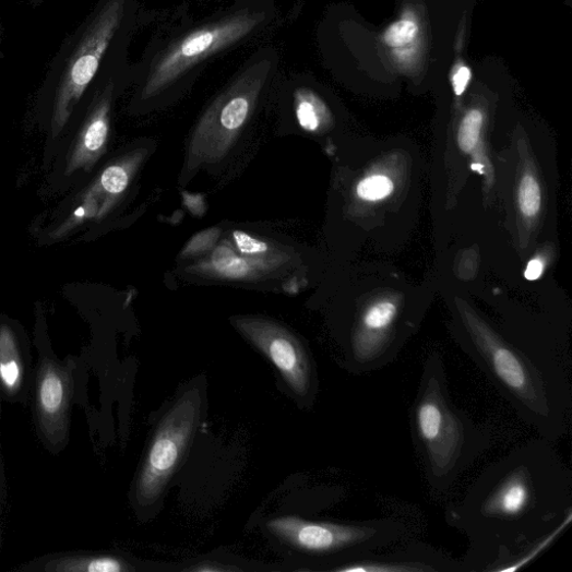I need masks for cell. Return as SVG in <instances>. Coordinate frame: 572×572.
Returning a JSON list of instances; mask_svg holds the SVG:
<instances>
[{"label":"cell","instance_id":"5bb4252c","mask_svg":"<svg viewBox=\"0 0 572 572\" xmlns=\"http://www.w3.org/2000/svg\"><path fill=\"white\" fill-rule=\"evenodd\" d=\"M275 270L277 267L271 264L241 255L226 241L205 260L188 269L195 275L229 281H253Z\"/></svg>","mask_w":572,"mask_h":572},{"label":"cell","instance_id":"4316f807","mask_svg":"<svg viewBox=\"0 0 572 572\" xmlns=\"http://www.w3.org/2000/svg\"><path fill=\"white\" fill-rule=\"evenodd\" d=\"M4 33H5V28L2 24V22H0V46H2V43H3V38H4Z\"/></svg>","mask_w":572,"mask_h":572},{"label":"cell","instance_id":"7402d4cb","mask_svg":"<svg viewBox=\"0 0 572 572\" xmlns=\"http://www.w3.org/2000/svg\"><path fill=\"white\" fill-rule=\"evenodd\" d=\"M417 34V26L409 21H402L391 26L385 34V41L392 47H401L410 43Z\"/></svg>","mask_w":572,"mask_h":572},{"label":"cell","instance_id":"9c48e42d","mask_svg":"<svg viewBox=\"0 0 572 572\" xmlns=\"http://www.w3.org/2000/svg\"><path fill=\"white\" fill-rule=\"evenodd\" d=\"M233 325L278 370L298 400L312 402L318 391L314 362L302 342L288 327L260 317H234Z\"/></svg>","mask_w":572,"mask_h":572},{"label":"cell","instance_id":"44dd1931","mask_svg":"<svg viewBox=\"0 0 572 572\" xmlns=\"http://www.w3.org/2000/svg\"><path fill=\"white\" fill-rule=\"evenodd\" d=\"M219 236L221 229L218 228H208L196 234L192 237V240L186 245L180 258L187 260L205 254L215 248Z\"/></svg>","mask_w":572,"mask_h":572},{"label":"cell","instance_id":"7a4b0ae2","mask_svg":"<svg viewBox=\"0 0 572 572\" xmlns=\"http://www.w3.org/2000/svg\"><path fill=\"white\" fill-rule=\"evenodd\" d=\"M409 422L426 482L440 496L449 493L492 445L489 429L454 404L446 366L438 354L422 365Z\"/></svg>","mask_w":572,"mask_h":572},{"label":"cell","instance_id":"3957f363","mask_svg":"<svg viewBox=\"0 0 572 572\" xmlns=\"http://www.w3.org/2000/svg\"><path fill=\"white\" fill-rule=\"evenodd\" d=\"M132 14L133 0H98L60 46L39 88L53 138L65 130L104 72L120 63Z\"/></svg>","mask_w":572,"mask_h":572},{"label":"cell","instance_id":"8992f818","mask_svg":"<svg viewBox=\"0 0 572 572\" xmlns=\"http://www.w3.org/2000/svg\"><path fill=\"white\" fill-rule=\"evenodd\" d=\"M37 353L29 400L35 434L47 452L59 455L70 443L84 364L76 357L59 358L45 339L37 342Z\"/></svg>","mask_w":572,"mask_h":572},{"label":"cell","instance_id":"9a60e30c","mask_svg":"<svg viewBox=\"0 0 572 572\" xmlns=\"http://www.w3.org/2000/svg\"><path fill=\"white\" fill-rule=\"evenodd\" d=\"M231 236L235 250L246 258L265 262L277 269L290 261L281 250L246 231L234 230Z\"/></svg>","mask_w":572,"mask_h":572},{"label":"cell","instance_id":"30bf717a","mask_svg":"<svg viewBox=\"0 0 572 572\" xmlns=\"http://www.w3.org/2000/svg\"><path fill=\"white\" fill-rule=\"evenodd\" d=\"M119 76L118 63L107 69L88 93L85 117L69 158L68 175L91 169L106 152Z\"/></svg>","mask_w":572,"mask_h":572},{"label":"cell","instance_id":"52a82bcc","mask_svg":"<svg viewBox=\"0 0 572 572\" xmlns=\"http://www.w3.org/2000/svg\"><path fill=\"white\" fill-rule=\"evenodd\" d=\"M202 394L190 390L177 397L157 425L132 490L139 510L155 508L196 434L202 417Z\"/></svg>","mask_w":572,"mask_h":572},{"label":"cell","instance_id":"484cf974","mask_svg":"<svg viewBox=\"0 0 572 572\" xmlns=\"http://www.w3.org/2000/svg\"><path fill=\"white\" fill-rule=\"evenodd\" d=\"M24 2L29 5V7H33V8H38L47 2H49V0H24Z\"/></svg>","mask_w":572,"mask_h":572},{"label":"cell","instance_id":"ac0fdd59","mask_svg":"<svg viewBox=\"0 0 572 572\" xmlns=\"http://www.w3.org/2000/svg\"><path fill=\"white\" fill-rule=\"evenodd\" d=\"M519 205L522 214L527 217H534L540 211L541 190L538 181L531 175L524 176L521 180Z\"/></svg>","mask_w":572,"mask_h":572},{"label":"cell","instance_id":"ba28073f","mask_svg":"<svg viewBox=\"0 0 572 572\" xmlns=\"http://www.w3.org/2000/svg\"><path fill=\"white\" fill-rule=\"evenodd\" d=\"M264 20L262 13H238L177 38L153 63L142 97H155L206 59L252 34Z\"/></svg>","mask_w":572,"mask_h":572},{"label":"cell","instance_id":"d4e9b609","mask_svg":"<svg viewBox=\"0 0 572 572\" xmlns=\"http://www.w3.org/2000/svg\"><path fill=\"white\" fill-rule=\"evenodd\" d=\"M544 269V262L539 259H535L528 264L526 274L524 275H526V278L529 281H536L541 276Z\"/></svg>","mask_w":572,"mask_h":572},{"label":"cell","instance_id":"5b68a950","mask_svg":"<svg viewBox=\"0 0 572 572\" xmlns=\"http://www.w3.org/2000/svg\"><path fill=\"white\" fill-rule=\"evenodd\" d=\"M272 68L271 60L253 63L213 102L190 136L182 178L226 156L253 114Z\"/></svg>","mask_w":572,"mask_h":572},{"label":"cell","instance_id":"6da1fadb","mask_svg":"<svg viewBox=\"0 0 572 572\" xmlns=\"http://www.w3.org/2000/svg\"><path fill=\"white\" fill-rule=\"evenodd\" d=\"M572 516V474L553 443L533 440L489 464L445 511L465 535L467 572H502Z\"/></svg>","mask_w":572,"mask_h":572},{"label":"cell","instance_id":"cb8c5ba5","mask_svg":"<svg viewBox=\"0 0 572 572\" xmlns=\"http://www.w3.org/2000/svg\"><path fill=\"white\" fill-rule=\"evenodd\" d=\"M470 79V72L467 68H462L457 71L453 79L454 92L456 95H462Z\"/></svg>","mask_w":572,"mask_h":572},{"label":"cell","instance_id":"277c9868","mask_svg":"<svg viewBox=\"0 0 572 572\" xmlns=\"http://www.w3.org/2000/svg\"><path fill=\"white\" fill-rule=\"evenodd\" d=\"M266 529L278 544L329 571L390 548L406 534L404 523L394 517L342 522L281 515L271 519Z\"/></svg>","mask_w":572,"mask_h":572},{"label":"cell","instance_id":"2e32d148","mask_svg":"<svg viewBox=\"0 0 572 572\" xmlns=\"http://www.w3.org/2000/svg\"><path fill=\"white\" fill-rule=\"evenodd\" d=\"M141 158L140 154H134L107 167L94 182L117 200L126 192Z\"/></svg>","mask_w":572,"mask_h":572},{"label":"cell","instance_id":"ffe728a7","mask_svg":"<svg viewBox=\"0 0 572 572\" xmlns=\"http://www.w3.org/2000/svg\"><path fill=\"white\" fill-rule=\"evenodd\" d=\"M394 183L386 176H371L357 187V194L365 201L384 200L393 193Z\"/></svg>","mask_w":572,"mask_h":572},{"label":"cell","instance_id":"8fae6325","mask_svg":"<svg viewBox=\"0 0 572 572\" xmlns=\"http://www.w3.org/2000/svg\"><path fill=\"white\" fill-rule=\"evenodd\" d=\"M336 572H462V560L440 549L413 543L391 553L372 552L337 567Z\"/></svg>","mask_w":572,"mask_h":572},{"label":"cell","instance_id":"d6986e66","mask_svg":"<svg viewBox=\"0 0 572 572\" xmlns=\"http://www.w3.org/2000/svg\"><path fill=\"white\" fill-rule=\"evenodd\" d=\"M484 117L478 110L469 111L460 127L457 142L463 153H470L478 145Z\"/></svg>","mask_w":572,"mask_h":572},{"label":"cell","instance_id":"7c38bea8","mask_svg":"<svg viewBox=\"0 0 572 572\" xmlns=\"http://www.w3.org/2000/svg\"><path fill=\"white\" fill-rule=\"evenodd\" d=\"M34 364L23 333L12 323L0 321V400L29 405Z\"/></svg>","mask_w":572,"mask_h":572},{"label":"cell","instance_id":"e0dca14e","mask_svg":"<svg viewBox=\"0 0 572 572\" xmlns=\"http://www.w3.org/2000/svg\"><path fill=\"white\" fill-rule=\"evenodd\" d=\"M295 107L299 124L306 131H318L323 122V106L315 95L305 88L295 93Z\"/></svg>","mask_w":572,"mask_h":572},{"label":"cell","instance_id":"603a6c76","mask_svg":"<svg viewBox=\"0 0 572 572\" xmlns=\"http://www.w3.org/2000/svg\"><path fill=\"white\" fill-rule=\"evenodd\" d=\"M2 405L3 402L0 400V418H2ZM8 501V480L5 473V464L2 449V437H0V550L3 547V519Z\"/></svg>","mask_w":572,"mask_h":572},{"label":"cell","instance_id":"4fadbf2b","mask_svg":"<svg viewBox=\"0 0 572 572\" xmlns=\"http://www.w3.org/2000/svg\"><path fill=\"white\" fill-rule=\"evenodd\" d=\"M132 563L118 552L70 550L35 557L12 571L20 572H128Z\"/></svg>","mask_w":572,"mask_h":572}]
</instances>
